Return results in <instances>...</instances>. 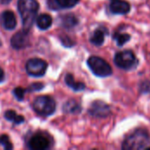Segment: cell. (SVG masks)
Wrapping results in <instances>:
<instances>
[{
	"label": "cell",
	"instance_id": "obj_27",
	"mask_svg": "<svg viewBox=\"0 0 150 150\" xmlns=\"http://www.w3.org/2000/svg\"><path fill=\"white\" fill-rule=\"evenodd\" d=\"M11 1V0H0V2H1L3 4H9Z\"/></svg>",
	"mask_w": 150,
	"mask_h": 150
},
{
	"label": "cell",
	"instance_id": "obj_23",
	"mask_svg": "<svg viewBox=\"0 0 150 150\" xmlns=\"http://www.w3.org/2000/svg\"><path fill=\"white\" fill-rule=\"evenodd\" d=\"M44 88V85L40 83H33L29 86L28 90L30 91H40Z\"/></svg>",
	"mask_w": 150,
	"mask_h": 150
},
{
	"label": "cell",
	"instance_id": "obj_22",
	"mask_svg": "<svg viewBox=\"0 0 150 150\" xmlns=\"http://www.w3.org/2000/svg\"><path fill=\"white\" fill-rule=\"evenodd\" d=\"M140 90L142 93H148L150 91V82L149 81H145L143 82L141 86H140Z\"/></svg>",
	"mask_w": 150,
	"mask_h": 150
},
{
	"label": "cell",
	"instance_id": "obj_4",
	"mask_svg": "<svg viewBox=\"0 0 150 150\" xmlns=\"http://www.w3.org/2000/svg\"><path fill=\"white\" fill-rule=\"evenodd\" d=\"M87 63L91 70L98 76L105 77L111 76L112 73V69L110 64L100 57L91 56L88 59Z\"/></svg>",
	"mask_w": 150,
	"mask_h": 150
},
{
	"label": "cell",
	"instance_id": "obj_5",
	"mask_svg": "<svg viewBox=\"0 0 150 150\" xmlns=\"http://www.w3.org/2000/svg\"><path fill=\"white\" fill-rule=\"evenodd\" d=\"M136 57L134 54L130 50L121 51L116 54L114 57L115 64L123 69H130L136 63Z\"/></svg>",
	"mask_w": 150,
	"mask_h": 150
},
{
	"label": "cell",
	"instance_id": "obj_14",
	"mask_svg": "<svg viewBox=\"0 0 150 150\" xmlns=\"http://www.w3.org/2000/svg\"><path fill=\"white\" fill-rule=\"evenodd\" d=\"M65 82L74 91H80L84 90L85 88V84L83 83H79V82H76L74 79V76L71 74H68L65 77Z\"/></svg>",
	"mask_w": 150,
	"mask_h": 150
},
{
	"label": "cell",
	"instance_id": "obj_10",
	"mask_svg": "<svg viewBox=\"0 0 150 150\" xmlns=\"http://www.w3.org/2000/svg\"><path fill=\"white\" fill-rule=\"evenodd\" d=\"M0 22L7 30H13L17 25V19L14 13L11 11H4L0 15Z\"/></svg>",
	"mask_w": 150,
	"mask_h": 150
},
{
	"label": "cell",
	"instance_id": "obj_20",
	"mask_svg": "<svg viewBox=\"0 0 150 150\" xmlns=\"http://www.w3.org/2000/svg\"><path fill=\"white\" fill-rule=\"evenodd\" d=\"M0 145H2L5 150H9L12 149L11 142L8 135H6V134H2L0 136Z\"/></svg>",
	"mask_w": 150,
	"mask_h": 150
},
{
	"label": "cell",
	"instance_id": "obj_12",
	"mask_svg": "<svg viewBox=\"0 0 150 150\" xmlns=\"http://www.w3.org/2000/svg\"><path fill=\"white\" fill-rule=\"evenodd\" d=\"M52 22H53L52 17L50 15L47 14V13L40 14L37 18V19H36V24H37L38 27L40 30H47V29H48L51 26Z\"/></svg>",
	"mask_w": 150,
	"mask_h": 150
},
{
	"label": "cell",
	"instance_id": "obj_8",
	"mask_svg": "<svg viewBox=\"0 0 150 150\" xmlns=\"http://www.w3.org/2000/svg\"><path fill=\"white\" fill-rule=\"evenodd\" d=\"M29 148L33 150H45L50 147L49 139L43 134L39 133L34 134L29 140Z\"/></svg>",
	"mask_w": 150,
	"mask_h": 150
},
{
	"label": "cell",
	"instance_id": "obj_13",
	"mask_svg": "<svg viewBox=\"0 0 150 150\" xmlns=\"http://www.w3.org/2000/svg\"><path fill=\"white\" fill-rule=\"evenodd\" d=\"M78 23V19L74 14H66L61 18V24L62 26L66 28H72L76 25Z\"/></svg>",
	"mask_w": 150,
	"mask_h": 150
},
{
	"label": "cell",
	"instance_id": "obj_1",
	"mask_svg": "<svg viewBox=\"0 0 150 150\" xmlns=\"http://www.w3.org/2000/svg\"><path fill=\"white\" fill-rule=\"evenodd\" d=\"M18 10L22 18L23 28L28 31L35 20L39 4L36 0H18Z\"/></svg>",
	"mask_w": 150,
	"mask_h": 150
},
{
	"label": "cell",
	"instance_id": "obj_7",
	"mask_svg": "<svg viewBox=\"0 0 150 150\" xmlns=\"http://www.w3.org/2000/svg\"><path fill=\"white\" fill-rule=\"evenodd\" d=\"M111 112V109L110 106L108 105H106L105 103L97 100L94 101L89 109V113L91 116L94 117H98V118H105L107 117Z\"/></svg>",
	"mask_w": 150,
	"mask_h": 150
},
{
	"label": "cell",
	"instance_id": "obj_6",
	"mask_svg": "<svg viewBox=\"0 0 150 150\" xmlns=\"http://www.w3.org/2000/svg\"><path fill=\"white\" fill-rule=\"evenodd\" d=\"M26 72L33 76H44L47 69V63L39 58L30 59L25 65Z\"/></svg>",
	"mask_w": 150,
	"mask_h": 150
},
{
	"label": "cell",
	"instance_id": "obj_9",
	"mask_svg": "<svg viewBox=\"0 0 150 150\" xmlns=\"http://www.w3.org/2000/svg\"><path fill=\"white\" fill-rule=\"evenodd\" d=\"M29 43H30V36L28 31L26 30H23L16 33L11 40V44L12 47L15 49L24 48L27 47Z\"/></svg>",
	"mask_w": 150,
	"mask_h": 150
},
{
	"label": "cell",
	"instance_id": "obj_24",
	"mask_svg": "<svg viewBox=\"0 0 150 150\" xmlns=\"http://www.w3.org/2000/svg\"><path fill=\"white\" fill-rule=\"evenodd\" d=\"M47 2H48V6L51 9H53V10H58V9H60V6L58 5L56 0H48Z\"/></svg>",
	"mask_w": 150,
	"mask_h": 150
},
{
	"label": "cell",
	"instance_id": "obj_21",
	"mask_svg": "<svg viewBox=\"0 0 150 150\" xmlns=\"http://www.w3.org/2000/svg\"><path fill=\"white\" fill-rule=\"evenodd\" d=\"M25 90L21 88V87H17L14 91H13V93L16 97V98L19 101H22L24 99V97H25Z\"/></svg>",
	"mask_w": 150,
	"mask_h": 150
},
{
	"label": "cell",
	"instance_id": "obj_3",
	"mask_svg": "<svg viewBox=\"0 0 150 150\" xmlns=\"http://www.w3.org/2000/svg\"><path fill=\"white\" fill-rule=\"evenodd\" d=\"M33 110L40 115L50 116L55 111V102L49 96H40L36 98L33 104Z\"/></svg>",
	"mask_w": 150,
	"mask_h": 150
},
{
	"label": "cell",
	"instance_id": "obj_19",
	"mask_svg": "<svg viewBox=\"0 0 150 150\" xmlns=\"http://www.w3.org/2000/svg\"><path fill=\"white\" fill-rule=\"evenodd\" d=\"M60 8H71L75 6L79 0H56Z\"/></svg>",
	"mask_w": 150,
	"mask_h": 150
},
{
	"label": "cell",
	"instance_id": "obj_15",
	"mask_svg": "<svg viewBox=\"0 0 150 150\" xmlns=\"http://www.w3.org/2000/svg\"><path fill=\"white\" fill-rule=\"evenodd\" d=\"M63 111L67 113H78L81 111V106L76 100H69L63 105Z\"/></svg>",
	"mask_w": 150,
	"mask_h": 150
},
{
	"label": "cell",
	"instance_id": "obj_11",
	"mask_svg": "<svg viewBox=\"0 0 150 150\" xmlns=\"http://www.w3.org/2000/svg\"><path fill=\"white\" fill-rule=\"evenodd\" d=\"M130 4L123 0H112L110 4V10L115 14H127L130 11Z\"/></svg>",
	"mask_w": 150,
	"mask_h": 150
},
{
	"label": "cell",
	"instance_id": "obj_25",
	"mask_svg": "<svg viewBox=\"0 0 150 150\" xmlns=\"http://www.w3.org/2000/svg\"><path fill=\"white\" fill-rule=\"evenodd\" d=\"M62 41L65 46H73V42H71V40L68 38V37H62Z\"/></svg>",
	"mask_w": 150,
	"mask_h": 150
},
{
	"label": "cell",
	"instance_id": "obj_16",
	"mask_svg": "<svg viewBox=\"0 0 150 150\" xmlns=\"http://www.w3.org/2000/svg\"><path fill=\"white\" fill-rule=\"evenodd\" d=\"M105 31L101 29L96 30L92 34V36L91 37V42L95 46H101L105 41Z\"/></svg>",
	"mask_w": 150,
	"mask_h": 150
},
{
	"label": "cell",
	"instance_id": "obj_17",
	"mask_svg": "<svg viewBox=\"0 0 150 150\" xmlns=\"http://www.w3.org/2000/svg\"><path fill=\"white\" fill-rule=\"evenodd\" d=\"M4 118L9 120V121H12L13 123L15 124H21L25 121V119L23 116H20V115H18L16 113L15 111H12V110H9L7 112H5L4 113Z\"/></svg>",
	"mask_w": 150,
	"mask_h": 150
},
{
	"label": "cell",
	"instance_id": "obj_18",
	"mask_svg": "<svg viewBox=\"0 0 150 150\" xmlns=\"http://www.w3.org/2000/svg\"><path fill=\"white\" fill-rule=\"evenodd\" d=\"M130 38H131L130 35L127 33H116L114 35V39L119 46H123L130 40Z\"/></svg>",
	"mask_w": 150,
	"mask_h": 150
},
{
	"label": "cell",
	"instance_id": "obj_2",
	"mask_svg": "<svg viewBox=\"0 0 150 150\" xmlns=\"http://www.w3.org/2000/svg\"><path fill=\"white\" fill-rule=\"evenodd\" d=\"M149 144V133L145 129H137L125 139L122 144V149L125 150L143 149Z\"/></svg>",
	"mask_w": 150,
	"mask_h": 150
},
{
	"label": "cell",
	"instance_id": "obj_26",
	"mask_svg": "<svg viewBox=\"0 0 150 150\" xmlns=\"http://www.w3.org/2000/svg\"><path fill=\"white\" fill-rule=\"evenodd\" d=\"M4 79V70L0 68V83L3 82Z\"/></svg>",
	"mask_w": 150,
	"mask_h": 150
}]
</instances>
